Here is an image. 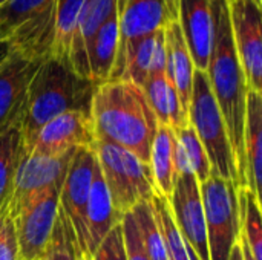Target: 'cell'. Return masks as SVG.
Returning <instances> with one entry per match:
<instances>
[{"instance_id":"d6a6232c","label":"cell","mask_w":262,"mask_h":260,"mask_svg":"<svg viewBox=\"0 0 262 260\" xmlns=\"http://www.w3.org/2000/svg\"><path fill=\"white\" fill-rule=\"evenodd\" d=\"M0 260H20L14 221L9 210L0 213Z\"/></svg>"},{"instance_id":"8d00e7d4","label":"cell","mask_w":262,"mask_h":260,"mask_svg":"<svg viewBox=\"0 0 262 260\" xmlns=\"http://www.w3.org/2000/svg\"><path fill=\"white\" fill-rule=\"evenodd\" d=\"M253 2H255L256 5H259V6H262V0H253Z\"/></svg>"},{"instance_id":"b9f144b4","label":"cell","mask_w":262,"mask_h":260,"mask_svg":"<svg viewBox=\"0 0 262 260\" xmlns=\"http://www.w3.org/2000/svg\"><path fill=\"white\" fill-rule=\"evenodd\" d=\"M227 2H229V0H227Z\"/></svg>"},{"instance_id":"4316f807","label":"cell","mask_w":262,"mask_h":260,"mask_svg":"<svg viewBox=\"0 0 262 260\" xmlns=\"http://www.w3.org/2000/svg\"><path fill=\"white\" fill-rule=\"evenodd\" d=\"M130 213L137 222L138 231L141 234V239L150 256V260H169L161 225L152 201L138 204L135 208H132Z\"/></svg>"},{"instance_id":"ac0fdd59","label":"cell","mask_w":262,"mask_h":260,"mask_svg":"<svg viewBox=\"0 0 262 260\" xmlns=\"http://www.w3.org/2000/svg\"><path fill=\"white\" fill-rule=\"evenodd\" d=\"M120 43L118 9L97 29L86 46L89 80L97 86L112 78Z\"/></svg>"},{"instance_id":"f35d334b","label":"cell","mask_w":262,"mask_h":260,"mask_svg":"<svg viewBox=\"0 0 262 260\" xmlns=\"http://www.w3.org/2000/svg\"><path fill=\"white\" fill-rule=\"evenodd\" d=\"M5 2H6V0H0V5H2V3H5Z\"/></svg>"},{"instance_id":"484cf974","label":"cell","mask_w":262,"mask_h":260,"mask_svg":"<svg viewBox=\"0 0 262 260\" xmlns=\"http://www.w3.org/2000/svg\"><path fill=\"white\" fill-rule=\"evenodd\" d=\"M83 6H84V0H57L55 37H54L52 52L49 57L69 63L71 46Z\"/></svg>"},{"instance_id":"5bb4252c","label":"cell","mask_w":262,"mask_h":260,"mask_svg":"<svg viewBox=\"0 0 262 260\" xmlns=\"http://www.w3.org/2000/svg\"><path fill=\"white\" fill-rule=\"evenodd\" d=\"M95 143L89 112L71 110L49 120L32 138L23 153L58 156Z\"/></svg>"},{"instance_id":"ba28073f","label":"cell","mask_w":262,"mask_h":260,"mask_svg":"<svg viewBox=\"0 0 262 260\" xmlns=\"http://www.w3.org/2000/svg\"><path fill=\"white\" fill-rule=\"evenodd\" d=\"M95 166L97 158L92 147L77 149L69 162L58 196V210L69 228L77 259L91 257L86 231V207Z\"/></svg>"},{"instance_id":"ab89813d","label":"cell","mask_w":262,"mask_h":260,"mask_svg":"<svg viewBox=\"0 0 262 260\" xmlns=\"http://www.w3.org/2000/svg\"><path fill=\"white\" fill-rule=\"evenodd\" d=\"M40 260H45V257H43V259H40Z\"/></svg>"},{"instance_id":"8992f818","label":"cell","mask_w":262,"mask_h":260,"mask_svg":"<svg viewBox=\"0 0 262 260\" xmlns=\"http://www.w3.org/2000/svg\"><path fill=\"white\" fill-rule=\"evenodd\" d=\"M187 118L209 156L212 175L232 181L238 187L236 164L233 159L227 129L213 97L207 74L203 70L195 69L193 74Z\"/></svg>"},{"instance_id":"7402d4cb","label":"cell","mask_w":262,"mask_h":260,"mask_svg":"<svg viewBox=\"0 0 262 260\" xmlns=\"http://www.w3.org/2000/svg\"><path fill=\"white\" fill-rule=\"evenodd\" d=\"M141 90L160 124L169 126L173 130L189 124V118L183 109L178 92L172 81L167 78L166 72L150 75Z\"/></svg>"},{"instance_id":"d4e9b609","label":"cell","mask_w":262,"mask_h":260,"mask_svg":"<svg viewBox=\"0 0 262 260\" xmlns=\"http://www.w3.org/2000/svg\"><path fill=\"white\" fill-rule=\"evenodd\" d=\"M239 224L241 234L246 239L255 260H262V218L261 196L255 195L247 187H239Z\"/></svg>"},{"instance_id":"4fadbf2b","label":"cell","mask_w":262,"mask_h":260,"mask_svg":"<svg viewBox=\"0 0 262 260\" xmlns=\"http://www.w3.org/2000/svg\"><path fill=\"white\" fill-rule=\"evenodd\" d=\"M60 188H54L32 201L17 215L14 221L20 260H40L45 257L52 230L58 218Z\"/></svg>"},{"instance_id":"1f68e13d","label":"cell","mask_w":262,"mask_h":260,"mask_svg":"<svg viewBox=\"0 0 262 260\" xmlns=\"http://www.w3.org/2000/svg\"><path fill=\"white\" fill-rule=\"evenodd\" d=\"M91 260H127L124 241H123V230L121 222L117 224L107 236L100 242V245L92 251Z\"/></svg>"},{"instance_id":"d590c367","label":"cell","mask_w":262,"mask_h":260,"mask_svg":"<svg viewBox=\"0 0 262 260\" xmlns=\"http://www.w3.org/2000/svg\"><path fill=\"white\" fill-rule=\"evenodd\" d=\"M229 260H243V257H241V250H239V245L238 244L235 245V248H233V251H232Z\"/></svg>"},{"instance_id":"7c38bea8","label":"cell","mask_w":262,"mask_h":260,"mask_svg":"<svg viewBox=\"0 0 262 260\" xmlns=\"http://www.w3.org/2000/svg\"><path fill=\"white\" fill-rule=\"evenodd\" d=\"M173 18H177V0H120V43L112 78L134 43L164 29V26Z\"/></svg>"},{"instance_id":"3957f363","label":"cell","mask_w":262,"mask_h":260,"mask_svg":"<svg viewBox=\"0 0 262 260\" xmlns=\"http://www.w3.org/2000/svg\"><path fill=\"white\" fill-rule=\"evenodd\" d=\"M97 84L78 75L68 61L45 58L28 90L25 116L20 126L23 152L37 132L52 118L71 112H89Z\"/></svg>"},{"instance_id":"8fae6325","label":"cell","mask_w":262,"mask_h":260,"mask_svg":"<svg viewBox=\"0 0 262 260\" xmlns=\"http://www.w3.org/2000/svg\"><path fill=\"white\" fill-rule=\"evenodd\" d=\"M167 204L186 245L193 251L198 260H210L201 190L193 173L177 176Z\"/></svg>"},{"instance_id":"836d02e7","label":"cell","mask_w":262,"mask_h":260,"mask_svg":"<svg viewBox=\"0 0 262 260\" xmlns=\"http://www.w3.org/2000/svg\"><path fill=\"white\" fill-rule=\"evenodd\" d=\"M11 52H12V46L9 44V41L5 38H0V66L6 61Z\"/></svg>"},{"instance_id":"7a4b0ae2","label":"cell","mask_w":262,"mask_h":260,"mask_svg":"<svg viewBox=\"0 0 262 260\" xmlns=\"http://www.w3.org/2000/svg\"><path fill=\"white\" fill-rule=\"evenodd\" d=\"M207 78L223 115L238 173V187H246L244 123L249 86L233 44L227 0H213V43Z\"/></svg>"},{"instance_id":"e575fe53","label":"cell","mask_w":262,"mask_h":260,"mask_svg":"<svg viewBox=\"0 0 262 260\" xmlns=\"http://www.w3.org/2000/svg\"><path fill=\"white\" fill-rule=\"evenodd\" d=\"M238 245H239V250H241V257H243V260H255L253 254L250 253V248H249V245H247L246 239L243 238V234H239Z\"/></svg>"},{"instance_id":"6da1fadb","label":"cell","mask_w":262,"mask_h":260,"mask_svg":"<svg viewBox=\"0 0 262 260\" xmlns=\"http://www.w3.org/2000/svg\"><path fill=\"white\" fill-rule=\"evenodd\" d=\"M95 141L126 149L149 164L158 120L143 90L124 80H109L95 87L89 107Z\"/></svg>"},{"instance_id":"ffe728a7","label":"cell","mask_w":262,"mask_h":260,"mask_svg":"<svg viewBox=\"0 0 262 260\" xmlns=\"http://www.w3.org/2000/svg\"><path fill=\"white\" fill-rule=\"evenodd\" d=\"M118 3L120 0H84L71 46L69 64L78 75L88 80L89 72L86 63V46L97 29L118 9Z\"/></svg>"},{"instance_id":"74e56055","label":"cell","mask_w":262,"mask_h":260,"mask_svg":"<svg viewBox=\"0 0 262 260\" xmlns=\"http://www.w3.org/2000/svg\"><path fill=\"white\" fill-rule=\"evenodd\" d=\"M77 260H91V259H89V257H78Z\"/></svg>"},{"instance_id":"2e32d148","label":"cell","mask_w":262,"mask_h":260,"mask_svg":"<svg viewBox=\"0 0 262 260\" xmlns=\"http://www.w3.org/2000/svg\"><path fill=\"white\" fill-rule=\"evenodd\" d=\"M177 21L196 70H207L213 43V0H177Z\"/></svg>"},{"instance_id":"9a60e30c","label":"cell","mask_w":262,"mask_h":260,"mask_svg":"<svg viewBox=\"0 0 262 260\" xmlns=\"http://www.w3.org/2000/svg\"><path fill=\"white\" fill-rule=\"evenodd\" d=\"M40 63L12 51L0 66V135L21 126L29 84Z\"/></svg>"},{"instance_id":"30bf717a","label":"cell","mask_w":262,"mask_h":260,"mask_svg":"<svg viewBox=\"0 0 262 260\" xmlns=\"http://www.w3.org/2000/svg\"><path fill=\"white\" fill-rule=\"evenodd\" d=\"M74 152L58 156L23 153L14 181L9 215L14 216L49 190L61 188Z\"/></svg>"},{"instance_id":"5b68a950","label":"cell","mask_w":262,"mask_h":260,"mask_svg":"<svg viewBox=\"0 0 262 260\" xmlns=\"http://www.w3.org/2000/svg\"><path fill=\"white\" fill-rule=\"evenodd\" d=\"M100 172L107 187L114 210L120 218L157 193L150 167L126 149L106 141L92 146Z\"/></svg>"},{"instance_id":"9c48e42d","label":"cell","mask_w":262,"mask_h":260,"mask_svg":"<svg viewBox=\"0 0 262 260\" xmlns=\"http://www.w3.org/2000/svg\"><path fill=\"white\" fill-rule=\"evenodd\" d=\"M233 44L250 90L262 93V6L253 0H229Z\"/></svg>"},{"instance_id":"277c9868","label":"cell","mask_w":262,"mask_h":260,"mask_svg":"<svg viewBox=\"0 0 262 260\" xmlns=\"http://www.w3.org/2000/svg\"><path fill=\"white\" fill-rule=\"evenodd\" d=\"M57 0H6L0 5V37L12 51L43 61L52 52Z\"/></svg>"},{"instance_id":"603a6c76","label":"cell","mask_w":262,"mask_h":260,"mask_svg":"<svg viewBox=\"0 0 262 260\" xmlns=\"http://www.w3.org/2000/svg\"><path fill=\"white\" fill-rule=\"evenodd\" d=\"M175 130L169 126L160 124L154 138L149 156V167L154 179V185L158 195L169 198L177 179L175 172Z\"/></svg>"},{"instance_id":"f1b7e54d","label":"cell","mask_w":262,"mask_h":260,"mask_svg":"<svg viewBox=\"0 0 262 260\" xmlns=\"http://www.w3.org/2000/svg\"><path fill=\"white\" fill-rule=\"evenodd\" d=\"M175 136L183 149V153L186 156V161H187L192 173L195 175L198 182L203 184L212 175V167H210L209 156H207L201 141L198 139L195 130L192 129L190 124H187L186 127L175 130Z\"/></svg>"},{"instance_id":"83f0119b","label":"cell","mask_w":262,"mask_h":260,"mask_svg":"<svg viewBox=\"0 0 262 260\" xmlns=\"http://www.w3.org/2000/svg\"><path fill=\"white\" fill-rule=\"evenodd\" d=\"M150 201L154 204V208L157 211V216H158V221L161 225L169 260H198V257L193 254V251L183 241V238L173 222V218L170 215L167 199L163 198L161 195L155 193Z\"/></svg>"},{"instance_id":"4dcf8cb0","label":"cell","mask_w":262,"mask_h":260,"mask_svg":"<svg viewBox=\"0 0 262 260\" xmlns=\"http://www.w3.org/2000/svg\"><path fill=\"white\" fill-rule=\"evenodd\" d=\"M121 230H123V241L126 248L127 260H150V256L144 247L141 234L138 231L137 222L132 213H126L121 218Z\"/></svg>"},{"instance_id":"d6986e66","label":"cell","mask_w":262,"mask_h":260,"mask_svg":"<svg viewBox=\"0 0 262 260\" xmlns=\"http://www.w3.org/2000/svg\"><path fill=\"white\" fill-rule=\"evenodd\" d=\"M244 158L246 187L259 195L262 176V93L247 92L246 123H244Z\"/></svg>"},{"instance_id":"e0dca14e","label":"cell","mask_w":262,"mask_h":260,"mask_svg":"<svg viewBox=\"0 0 262 260\" xmlns=\"http://www.w3.org/2000/svg\"><path fill=\"white\" fill-rule=\"evenodd\" d=\"M163 34L166 44V75L175 86L183 109L187 113L195 66L177 18L164 26Z\"/></svg>"},{"instance_id":"f546056e","label":"cell","mask_w":262,"mask_h":260,"mask_svg":"<svg viewBox=\"0 0 262 260\" xmlns=\"http://www.w3.org/2000/svg\"><path fill=\"white\" fill-rule=\"evenodd\" d=\"M45 260H77L69 228L63 216L60 215V210H58V218H57L55 227L52 230V234H51V239L45 253Z\"/></svg>"},{"instance_id":"44dd1931","label":"cell","mask_w":262,"mask_h":260,"mask_svg":"<svg viewBox=\"0 0 262 260\" xmlns=\"http://www.w3.org/2000/svg\"><path fill=\"white\" fill-rule=\"evenodd\" d=\"M120 222L121 218L114 210L107 187L104 184L103 175L97 162L92 185H91L89 201L86 207V231H88V247L91 254L100 245V242L107 236V233Z\"/></svg>"},{"instance_id":"60d3db41","label":"cell","mask_w":262,"mask_h":260,"mask_svg":"<svg viewBox=\"0 0 262 260\" xmlns=\"http://www.w3.org/2000/svg\"><path fill=\"white\" fill-rule=\"evenodd\" d=\"M0 38H2V37H0Z\"/></svg>"},{"instance_id":"cb8c5ba5","label":"cell","mask_w":262,"mask_h":260,"mask_svg":"<svg viewBox=\"0 0 262 260\" xmlns=\"http://www.w3.org/2000/svg\"><path fill=\"white\" fill-rule=\"evenodd\" d=\"M23 156V139L20 127L0 135V213L9 210L15 173Z\"/></svg>"},{"instance_id":"52a82bcc","label":"cell","mask_w":262,"mask_h":260,"mask_svg":"<svg viewBox=\"0 0 262 260\" xmlns=\"http://www.w3.org/2000/svg\"><path fill=\"white\" fill-rule=\"evenodd\" d=\"M210 260H229L241 234L238 190L232 181L210 175L200 184Z\"/></svg>"}]
</instances>
